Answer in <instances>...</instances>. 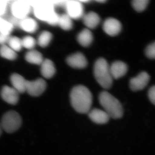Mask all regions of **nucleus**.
Here are the masks:
<instances>
[{
  "mask_svg": "<svg viewBox=\"0 0 155 155\" xmlns=\"http://www.w3.org/2000/svg\"><path fill=\"white\" fill-rule=\"evenodd\" d=\"M70 102L73 108L78 113L87 114L91 110L92 105V94L85 86L78 85L72 89Z\"/></svg>",
  "mask_w": 155,
  "mask_h": 155,
  "instance_id": "nucleus-1",
  "label": "nucleus"
},
{
  "mask_svg": "<svg viewBox=\"0 0 155 155\" xmlns=\"http://www.w3.org/2000/svg\"><path fill=\"white\" fill-rule=\"evenodd\" d=\"M99 101L110 117L120 119L123 115V108L119 100L107 91H103L99 96Z\"/></svg>",
  "mask_w": 155,
  "mask_h": 155,
  "instance_id": "nucleus-2",
  "label": "nucleus"
},
{
  "mask_svg": "<svg viewBox=\"0 0 155 155\" xmlns=\"http://www.w3.org/2000/svg\"><path fill=\"white\" fill-rule=\"evenodd\" d=\"M94 74L95 79L101 87L109 89L113 84L110 67L107 61L104 58H100L95 62L94 67Z\"/></svg>",
  "mask_w": 155,
  "mask_h": 155,
  "instance_id": "nucleus-3",
  "label": "nucleus"
},
{
  "mask_svg": "<svg viewBox=\"0 0 155 155\" xmlns=\"http://www.w3.org/2000/svg\"><path fill=\"white\" fill-rule=\"evenodd\" d=\"M2 128L8 133L16 132L22 124V119L16 111L11 110L5 113L2 118Z\"/></svg>",
  "mask_w": 155,
  "mask_h": 155,
  "instance_id": "nucleus-4",
  "label": "nucleus"
},
{
  "mask_svg": "<svg viewBox=\"0 0 155 155\" xmlns=\"http://www.w3.org/2000/svg\"><path fill=\"white\" fill-rule=\"evenodd\" d=\"M67 15L72 19H78L84 16V9L82 3L78 1H69L65 4Z\"/></svg>",
  "mask_w": 155,
  "mask_h": 155,
  "instance_id": "nucleus-5",
  "label": "nucleus"
},
{
  "mask_svg": "<svg viewBox=\"0 0 155 155\" xmlns=\"http://www.w3.org/2000/svg\"><path fill=\"white\" fill-rule=\"evenodd\" d=\"M46 88V83L42 78L34 81H27L26 91L33 97H38L44 92Z\"/></svg>",
  "mask_w": 155,
  "mask_h": 155,
  "instance_id": "nucleus-6",
  "label": "nucleus"
},
{
  "mask_svg": "<svg viewBox=\"0 0 155 155\" xmlns=\"http://www.w3.org/2000/svg\"><path fill=\"white\" fill-rule=\"evenodd\" d=\"M149 80V75L146 72H142L136 77L130 79V89L134 91L142 90L147 85Z\"/></svg>",
  "mask_w": 155,
  "mask_h": 155,
  "instance_id": "nucleus-7",
  "label": "nucleus"
},
{
  "mask_svg": "<svg viewBox=\"0 0 155 155\" xmlns=\"http://www.w3.org/2000/svg\"><path fill=\"white\" fill-rule=\"evenodd\" d=\"M103 29L107 34L111 36H114L121 31V24L117 19L110 18L104 22Z\"/></svg>",
  "mask_w": 155,
  "mask_h": 155,
  "instance_id": "nucleus-8",
  "label": "nucleus"
},
{
  "mask_svg": "<svg viewBox=\"0 0 155 155\" xmlns=\"http://www.w3.org/2000/svg\"><path fill=\"white\" fill-rule=\"evenodd\" d=\"M30 6L23 2H16L12 6V12L17 19L22 20L27 17L30 12Z\"/></svg>",
  "mask_w": 155,
  "mask_h": 155,
  "instance_id": "nucleus-9",
  "label": "nucleus"
},
{
  "mask_svg": "<svg viewBox=\"0 0 155 155\" xmlns=\"http://www.w3.org/2000/svg\"><path fill=\"white\" fill-rule=\"evenodd\" d=\"M66 62L71 68L78 69L84 68L87 65V61L85 56L80 52L76 53L68 56Z\"/></svg>",
  "mask_w": 155,
  "mask_h": 155,
  "instance_id": "nucleus-10",
  "label": "nucleus"
},
{
  "mask_svg": "<svg viewBox=\"0 0 155 155\" xmlns=\"http://www.w3.org/2000/svg\"><path fill=\"white\" fill-rule=\"evenodd\" d=\"M55 12L53 6L46 4L37 6L34 9V13L38 19L47 22Z\"/></svg>",
  "mask_w": 155,
  "mask_h": 155,
  "instance_id": "nucleus-11",
  "label": "nucleus"
},
{
  "mask_svg": "<svg viewBox=\"0 0 155 155\" xmlns=\"http://www.w3.org/2000/svg\"><path fill=\"white\" fill-rule=\"evenodd\" d=\"M1 95L4 101L11 104H16L19 101V93L13 87L4 86L2 89Z\"/></svg>",
  "mask_w": 155,
  "mask_h": 155,
  "instance_id": "nucleus-12",
  "label": "nucleus"
},
{
  "mask_svg": "<svg viewBox=\"0 0 155 155\" xmlns=\"http://www.w3.org/2000/svg\"><path fill=\"white\" fill-rule=\"evenodd\" d=\"M88 117L91 120L97 124H105L110 120V117L103 110L94 108L88 112Z\"/></svg>",
  "mask_w": 155,
  "mask_h": 155,
  "instance_id": "nucleus-13",
  "label": "nucleus"
},
{
  "mask_svg": "<svg viewBox=\"0 0 155 155\" xmlns=\"http://www.w3.org/2000/svg\"><path fill=\"white\" fill-rule=\"evenodd\" d=\"M110 71L113 78L119 79L127 72V66L124 62L117 61L112 64L110 67Z\"/></svg>",
  "mask_w": 155,
  "mask_h": 155,
  "instance_id": "nucleus-14",
  "label": "nucleus"
},
{
  "mask_svg": "<svg viewBox=\"0 0 155 155\" xmlns=\"http://www.w3.org/2000/svg\"><path fill=\"white\" fill-rule=\"evenodd\" d=\"M27 81L23 76L17 73L11 76V82L18 93H24L26 91Z\"/></svg>",
  "mask_w": 155,
  "mask_h": 155,
  "instance_id": "nucleus-15",
  "label": "nucleus"
},
{
  "mask_svg": "<svg viewBox=\"0 0 155 155\" xmlns=\"http://www.w3.org/2000/svg\"><path fill=\"white\" fill-rule=\"evenodd\" d=\"M56 69L51 60L46 59L41 64V73L46 78H50L55 73Z\"/></svg>",
  "mask_w": 155,
  "mask_h": 155,
  "instance_id": "nucleus-16",
  "label": "nucleus"
},
{
  "mask_svg": "<svg viewBox=\"0 0 155 155\" xmlns=\"http://www.w3.org/2000/svg\"><path fill=\"white\" fill-rule=\"evenodd\" d=\"M19 27L24 31L28 33H34L38 29V24L36 21L31 18L26 17L21 20Z\"/></svg>",
  "mask_w": 155,
  "mask_h": 155,
  "instance_id": "nucleus-17",
  "label": "nucleus"
},
{
  "mask_svg": "<svg viewBox=\"0 0 155 155\" xmlns=\"http://www.w3.org/2000/svg\"><path fill=\"white\" fill-rule=\"evenodd\" d=\"M101 21V19L97 14L95 12H90L84 15L83 22L88 28L94 29L96 28Z\"/></svg>",
  "mask_w": 155,
  "mask_h": 155,
  "instance_id": "nucleus-18",
  "label": "nucleus"
},
{
  "mask_svg": "<svg viewBox=\"0 0 155 155\" xmlns=\"http://www.w3.org/2000/svg\"><path fill=\"white\" fill-rule=\"evenodd\" d=\"M77 39L81 45L88 47L93 41V35L88 29H84L78 34Z\"/></svg>",
  "mask_w": 155,
  "mask_h": 155,
  "instance_id": "nucleus-19",
  "label": "nucleus"
},
{
  "mask_svg": "<svg viewBox=\"0 0 155 155\" xmlns=\"http://www.w3.org/2000/svg\"><path fill=\"white\" fill-rule=\"evenodd\" d=\"M27 61L34 64L41 65L43 61V57L41 53L37 50H30L25 55Z\"/></svg>",
  "mask_w": 155,
  "mask_h": 155,
  "instance_id": "nucleus-20",
  "label": "nucleus"
},
{
  "mask_svg": "<svg viewBox=\"0 0 155 155\" xmlns=\"http://www.w3.org/2000/svg\"><path fill=\"white\" fill-rule=\"evenodd\" d=\"M58 25L64 30L68 31L72 28L73 22L71 18L68 15L64 14L59 15Z\"/></svg>",
  "mask_w": 155,
  "mask_h": 155,
  "instance_id": "nucleus-21",
  "label": "nucleus"
},
{
  "mask_svg": "<svg viewBox=\"0 0 155 155\" xmlns=\"http://www.w3.org/2000/svg\"><path fill=\"white\" fill-rule=\"evenodd\" d=\"M0 55L4 58L10 60H15L17 57L16 52L6 45L1 46L0 48Z\"/></svg>",
  "mask_w": 155,
  "mask_h": 155,
  "instance_id": "nucleus-22",
  "label": "nucleus"
},
{
  "mask_svg": "<svg viewBox=\"0 0 155 155\" xmlns=\"http://www.w3.org/2000/svg\"><path fill=\"white\" fill-rule=\"evenodd\" d=\"M52 35L48 31H43L38 37V43L41 47H46L51 41Z\"/></svg>",
  "mask_w": 155,
  "mask_h": 155,
  "instance_id": "nucleus-23",
  "label": "nucleus"
},
{
  "mask_svg": "<svg viewBox=\"0 0 155 155\" xmlns=\"http://www.w3.org/2000/svg\"><path fill=\"white\" fill-rule=\"evenodd\" d=\"M9 47L14 51H20L22 48L21 39L16 36H10L8 42Z\"/></svg>",
  "mask_w": 155,
  "mask_h": 155,
  "instance_id": "nucleus-24",
  "label": "nucleus"
},
{
  "mask_svg": "<svg viewBox=\"0 0 155 155\" xmlns=\"http://www.w3.org/2000/svg\"><path fill=\"white\" fill-rule=\"evenodd\" d=\"M148 3V0H134L132 2V5L135 10L138 12H141L145 10Z\"/></svg>",
  "mask_w": 155,
  "mask_h": 155,
  "instance_id": "nucleus-25",
  "label": "nucleus"
},
{
  "mask_svg": "<svg viewBox=\"0 0 155 155\" xmlns=\"http://www.w3.org/2000/svg\"><path fill=\"white\" fill-rule=\"evenodd\" d=\"M22 41V47L28 49H32L36 45V40L32 37L27 36L24 37Z\"/></svg>",
  "mask_w": 155,
  "mask_h": 155,
  "instance_id": "nucleus-26",
  "label": "nucleus"
},
{
  "mask_svg": "<svg viewBox=\"0 0 155 155\" xmlns=\"http://www.w3.org/2000/svg\"><path fill=\"white\" fill-rule=\"evenodd\" d=\"M13 25L8 22H5L0 25V32L6 35H10L11 32L13 29Z\"/></svg>",
  "mask_w": 155,
  "mask_h": 155,
  "instance_id": "nucleus-27",
  "label": "nucleus"
},
{
  "mask_svg": "<svg viewBox=\"0 0 155 155\" xmlns=\"http://www.w3.org/2000/svg\"><path fill=\"white\" fill-rule=\"evenodd\" d=\"M146 55L150 59H154L155 57V44L153 43L148 46L146 50Z\"/></svg>",
  "mask_w": 155,
  "mask_h": 155,
  "instance_id": "nucleus-28",
  "label": "nucleus"
},
{
  "mask_svg": "<svg viewBox=\"0 0 155 155\" xmlns=\"http://www.w3.org/2000/svg\"><path fill=\"white\" fill-rule=\"evenodd\" d=\"M59 18V15L55 12L53 14L51 17L47 21V22L50 25L56 26L58 25V23Z\"/></svg>",
  "mask_w": 155,
  "mask_h": 155,
  "instance_id": "nucleus-29",
  "label": "nucleus"
},
{
  "mask_svg": "<svg viewBox=\"0 0 155 155\" xmlns=\"http://www.w3.org/2000/svg\"><path fill=\"white\" fill-rule=\"evenodd\" d=\"M148 96L150 101L151 103H152L153 104H155V87L153 86L150 89L148 93Z\"/></svg>",
  "mask_w": 155,
  "mask_h": 155,
  "instance_id": "nucleus-30",
  "label": "nucleus"
},
{
  "mask_svg": "<svg viewBox=\"0 0 155 155\" xmlns=\"http://www.w3.org/2000/svg\"><path fill=\"white\" fill-rule=\"evenodd\" d=\"M10 37V35H6L0 32V44H1L2 45H6L8 42Z\"/></svg>",
  "mask_w": 155,
  "mask_h": 155,
  "instance_id": "nucleus-31",
  "label": "nucleus"
},
{
  "mask_svg": "<svg viewBox=\"0 0 155 155\" xmlns=\"http://www.w3.org/2000/svg\"><path fill=\"white\" fill-rule=\"evenodd\" d=\"M96 1L98 3H105L106 1L105 0H98V1Z\"/></svg>",
  "mask_w": 155,
  "mask_h": 155,
  "instance_id": "nucleus-32",
  "label": "nucleus"
},
{
  "mask_svg": "<svg viewBox=\"0 0 155 155\" xmlns=\"http://www.w3.org/2000/svg\"><path fill=\"white\" fill-rule=\"evenodd\" d=\"M2 132V128L1 124L0 123V136L1 135Z\"/></svg>",
  "mask_w": 155,
  "mask_h": 155,
  "instance_id": "nucleus-33",
  "label": "nucleus"
}]
</instances>
